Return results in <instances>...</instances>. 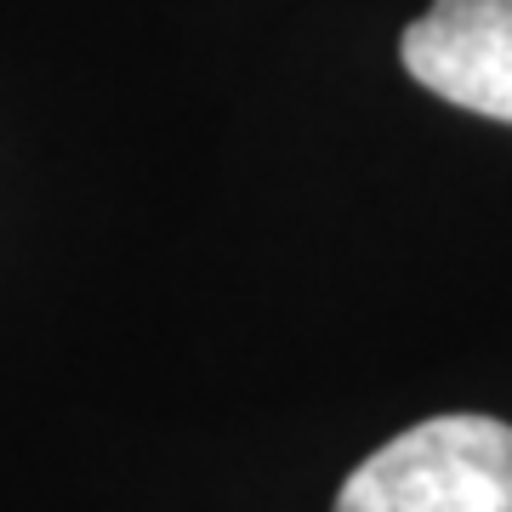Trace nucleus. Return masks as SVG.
I'll return each instance as SVG.
<instances>
[{
	"label": "nucleus",
	"mask_w": 512,
	"mask_h": 512,
	"mask_svg": "<svg viewBox=\"0 0 512 512\" xmlns=\"http://www.w3.org/2000/svg\"><path fill=\"white\" fill-rule=\"evenodd\" d=\"M336 512H512V427L495 416L416 421L353 467Z\"/></svg>",
	"instance_id": "1"
},
{
	"label": "nucleus",
	"mask_w": 512,
	"mask_h": 512,
	"mask_svg": "<svg viewBox=\"0 0 512 512\" xmlns=\"http://www.w3.org/2000/svg\"><path fill=\"white\" fill-rule=\"evenodd\" d=\"M404 69L444 103L512 126V0H433L404 29Z\"/></svg>",
	"instance_id": "2"
}]
</instances>
